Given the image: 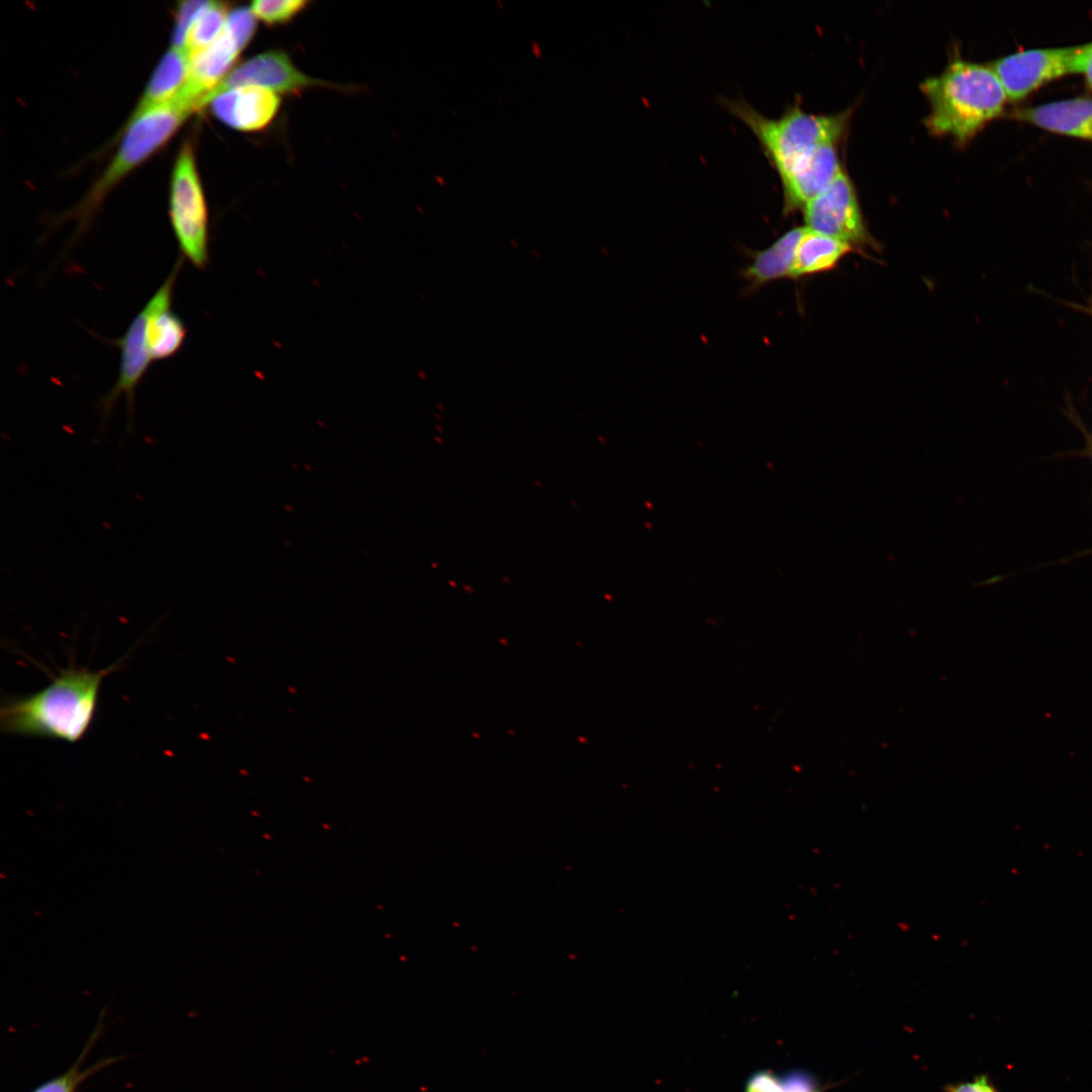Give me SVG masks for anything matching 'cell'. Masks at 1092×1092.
Wrapping results in <instances>:
<instances>
[{"label":"cell","instance_id":"15","mask_svg":"<svg viewBox=\"0 0 1092 1092\" xmlns=\"http://www.w3.org/2000/svg\"><path fill=\"white\" fill-rule=\"evenodd\" d=\"M189 70L190 55L185 49L172 47L158 64L131 117L178 96L187 83Z\"/></svg>","mask_w":1092,"mask_h":1092},{"label":"cell","instance_id":"12","mask_svg":"<svg viewBox=\"0 0 1092 1092\" xmlns=\"http://www.w3.org/2000/svg\"><path fill=\"white\" fill-rule=\"evenodd\" d=\"M280 103L277 92L259 86L226 90L210 101L212 112L219 120L242 131L266 127L275 117Z\"/></svg>","mask_w":1092,"mask_h":1092},{"label":"cell","instance_id":"14","mask_svg":"<svg viewBox=\"0 0 1092 1092\" xmlns=\"http://www.w3.org/2000/svg\"><path fill=\"white\" fill-rule=\"evenodd\" d=\"M805 228L797 226L779 237L763 250L746 253L750 263L739 271V277L746 283V291L755 292L776 280L793 276L795 255Z\"/></svg>","mask_w":1092,"mask_h":1092},{"label":"cell","instance_id":"7","mask_svg":"<svg viewBox=\"0 0 1092 1092\" xmlns=\"http://www.w3.org/2000/svg\"><path fill=\"white\" fill-rule=\"evenodd\" d=\"M803 210L805 226L856 247H876L863 220L855 189L841 169L836 178Z\"/></svg>","mask_w":1092,"mask_h":1092},{"label":"cell","instance_id":"5","mask_svg":"<svg viewBox=\"0 0 1092 1092\" xmlns=\"http://www.w3.org/2000/svg\"><path fill=\"white\" fill-rule=\"evenodd\" d=\"M169 215L181 257L197 269L208 262V213L193 150L182 146L171 181Z\"/></svg>","mask_w":1092,"mask_h":1092},{"label":"cell","instance_id":"16","mask_svg":"<svg viewBox=\"0 0 1092 1092\" xmlns=\"http://www.w3.org/2000/svg\"><path fill=\"white\" fill-rule=\"evenodd\" d=\"M853 250L852 246L843 241L805 226L796 250L792 279L830 271Z\"/></svg>","mask_w":1092,"mask_h":1092},{"label":"cell","instance_id":"20","mask_svg":"<svg viewBox=\"0 0 1092 1092\" xmlns=\"http://www.w3.org/2000/svg\"><path fill=\"white\" fill-rule=\"evenodd\" d=\"M208 4L209 1L199 0L179 3L172 35L174 48L185 49L187 35L192 24Z\"/></svg>","mask_w":1092,"mask_h":1092},{"label":"cell","instance_id":"8","mask_svg":"<svg viewBox=\"0 0 1092 1092\" xmlns=\"http://www.w3.org/2000/svg\"><path fill=\"white\" fill-rule=\"evenodd\" d=\"M255 31L256 17L250 9L242 7L231 11L220 35L190 57L185 90L207 104L210 93L225 77Z\"/></svg>","mask_w":1092,"mask_h":1092},{"label":"cell","instance_id":"21","mask_svg":"<svg viewBox=\"0 0 1092 1092\" xmlns=\"http://www.w3.org/2000/svg\"><path fill=\"white\" fill-rule=\"evenodd\" d=\"M746 1092H784L781 1081L769 1072H758L748 1081Z\"/></svg>","mask_w":1092,"mask_h":1092},{"label":"cell","instance_id":"2","mask_svg":"<svg viewBox=\"0 0 1092 1092\" xmlns=\"http://www.w3.org/2000/svg\"><path fill=\"white\" fill-rule=\"evenodd\" d=\"M930 112L928 128L961 142L971 139L988 121L1002 115L1008 101L990 65L953 58L937 75L921 83Z\"/></svg>","mask_w":1092,"mask_h":1092},{"label":"cell","instance_id":"1","mask_svg":"<svg viewBox=\"0 0 1092 1092\" xmlns=\"http://www.w3.org/2000/svg\"><path fill=\"white\" fill-rule=\"evenodd\" d=\"M118 665L115 662L100 670L70 666L38 692L7 699L0 711L2 732L79 741L94 719L104 677Z\"/></svg>","mask_w":1092,"mask_h":1092},{"label":"cell","instance_id":"24","mask_svg":"<svg viewBox=\"0 0 1092 1092\" xmlns=\"http://www.w3.org/2000/svg\"><path fill=\"white\" fill-rule=\"evenodd\" d=\"M1082 75L1085 78L1087 87L1092 90V41L1089 42V50L1087 53Z\"/></svg>","mask_w":1092,"mask_h":1092},{"label":"cell","instance_id":"11","mask_svg":"<svg viewBox=\"0 0 1092 1092\" xmlns=\"http://www.w3.org/2000/svg\"><path fill=\"white\" fill-rule=\"evenodd\" d=\"M835 144L817 147L779 174L784 213H792L824 191L841 170Z\"/></svg>","mask_w":1092,"mask_h":1092},{"label":"cell","instance_id":"4","mask_svg":"<svg viewBox=\"0 0 1092 1092\" xmlns=\"http://www.w3.org/2000/svg\"><path fill=\"white\" fill-rule=\"evenodd\" d=\"M724 105L752 131L778 174L817 147L836 144L849 116L848 111L817 114L794 105L768 118L743 100H725Z\"/></svg>","mask_w":1092,"mask_h":1092},{"label":"cell","instance_id":"6","mask_svg":"<svg viewBox=\"0 0 1092 1092\" xmlns=\"http://www.w3.org/2000/svg\"><path fill=\"white\" fill-rule=\"evenodd\" d=\"M1089 42L1063 48L1029 49L990 64L1008 101H1019L1041 86L1070 74H1082Z\"/></svg>","mask_w":1092,"mask_h":1092},{"label":"cell","instance_id":"22","mask_svg":"<svg viewBox=\"0 0 1092 1092\" xmlns=\"http://www.w3.org/2000/svg\"><path fill=\"white\" fill-rule=\"evenodd\" d=\"M784 1092H817L812 1079L802 1072H794L787 1075L781 1081Z\"/></svg>","mask_w":1092,"mask_h":1092},{"label":"cell","instance_id":"3","mask_svg":"<svg viewBox=\"0 0 1092 1092\" xmlns=\"http://www.w3.org/2000/svg\"><path fill=\"white\" fill-rule=\"evenodd\" d=\"M202 100L185 90L174 99L130 117L120 147L104 173L73 211L82 231L107 193L131 170L159 150L195 111Z\"/></svg>","mask_w":1092,"mask_h":1092},{"label":"cell","instance_id":"13","mask_svg":"<svg viewBox=\"0 0 1092 1092\" xmlns=\"http://www.w3.org/2000/svg\"><path fill=\"white\" fill-rule=\"evenodd\" d=\"M1008 115L1053 133L1092 142V97H1074L1016 108Z\"/></svg>","mask_w":1092,"mask_h":1092},{"label":"cell","instance_id":"9","mask_svg":"<svg viewBox=\"0 0 1092 1092\" xmlns=\"http://www.w3.org/2000/svg\"><path fill=\"white\" fill-rule=\"evenodd\" d=\"M152 310L153 306L149 300L132 318L124 334L114 342L120 350L119 373L113 387L101 399L100 406L104 418L110 414L120 395H124L131 419L135 389L153 361L148 342V327Z\"/></svg>","mask_w":1092,"mask_h":1092},{"label":"cell","instance_id":"19","mask_svg":"<svg viewBox=\"0 0 1092 1092\" xmlns=\"http://www.w3.org/2000/svg\"><path fill=\"white\" fill-rule=\"evenodd\" d=\"M307 4L303 0H258L252 2L250 9L256 18L274 25L290 21Z\"/></svg>","mask_w":1092,"mask_h":1092},{"label":"cell","instance_id":"25","mask_svg":"<svg viewBox=\"0 0 1092 1092\" xmlns=\"http://www.w3.org/2000/svg\"><path fill=\"white\" fill-rule=\"evenodd\" d=\"M1078 308H1081L1083 311L1087 312L1088 314H1090L1092 316V305H1090V306H1079Z\"/></svg>","mask_w":1092,"mask_h":1092},{"label":"cell","instance_id":"10","mask_svg":"<svg viewBox=\"0 0 1092 1092\" xmlns=\"http://www.w3.org/2000/svg\"><path fill=\"white\" fill-rule=\"evenodd\" d=\"M323 82L300 72L289 57L280 51L257 55L236 67L214 88L209 103L220 92L246 86H259L280 93H296Z\"/></svg>","mask_w":1092,"mask_h":1092},{"label":"cell","instance_id":"17","mask_svg":"<svg viewBox=\"0 0 1092 1092\" xmlns=\"http://www.w3.org/2000/svg\"><path fill=\"white\" fill-rule=\"evenodd\" d=\"M99 1035H100V1025L91 1034L88 1042L84 1046V1049L81 1052L79 1058L76 1060L74 1065L68 1071H66L64 1074H62V1075H60V1076H58L56 1078H53V1079L42 1083L37 1088H35L32 1092H76L78 1090L79 1086L85 1080H87L89 1077H91L92 1075H94L98 1071H100V1070L106 1068L107 1066L113 1064L114 1062H116L119 1058H106V1059H102L99 1062L93 1064L92 1066H90L87 1069H84V1070L82 1069V1064L84 1062V1059L90 1053L93 1044L96 1042Z\"/></svg>","mask_w":1092,"mask_h":1092},{"label":"cell","instance_id":"18","mask_svg":"<svg viewBox=\"0 0 1092 1092\" xmlns=\"http://www.w3.org/2000/svg\"><path fill=\"white\" fill-rule=\"evenodd\" d=\"M226 5L210 1L192 24L185 43L190 57L211 44L222 32L226 18Z\"/></svg>","mask_w":1092,"mask_h":1092},{"label":"cell","instance_id":"23","mask_svg":"<svg viewBox=\"0 0 1092 1092\" xmlns=\"http://www.w3.org/2000/svg\"><path fill=\"white\" fill-rule=\"evenodd\" d=\"M945 1092H998L987 1075L977 1076L972 1082L947 1085Z\"/></svg>","mask_w":1092,"mask_h":1092}]
</instances>
